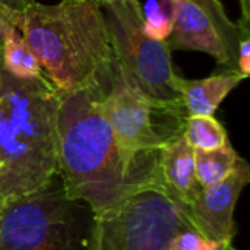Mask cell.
<instances>
[{
    "mask_svg": "<svg viewBox=\"0 0 250 250\" xmlns=\"http://www.w3.org/2000/svg\"><path fill=\"white\" fill-rule=\"evenodd\" d=\"M57 173L70 198L103 212L136 192L164 186L160 152L132 154L117 141L101 108V83L59 91Z\"/></svg>",
    "mask_w": 250,
    "mask_h": 250,
    "instance_id": "cell-1",
    "label": "cell"
},
{
    "mask_svg": "<svg viewBox=\"0 0 250 250\" xmlns=\"http://www.w3.org/2000/svg\"><path fill=\"white\" fill-rule=\"evenodd\" d=\"M6 19L19 29L60 92L95 82L116 59L97 0H29L10 9Z\"/></svg>",
    "mask_w": 250,
    "mask_h": 250,
    "instance_id": "cell-2",
    "label": "cell"
},
{
    "mask_svg": "<svg viewBox=\"0 0 250 250\" xmlns=\"http://www.w3.org/2000/svg\"><path fill=\"white\" fill-rule=\"evenodd\" d=\"M59 91L44 78L4 75L0 89V204L25 196L57 173Z\"/></svg>",
    "mask_w": 250,
    "mask_h": 250,
    "instance_id": "cell-3",
    "label": "cell"
},
{
    "mask_svg": "<svg viewBox=\"0 0 250 250\" xmlns=\"http://www.w3.org/2000/svg\"><path fill=\"white\" fill-rule=\"evenodd\" d=\"M95 212L70 198L56 173L0 211V250H88Z\"/></svg>",
    "mask_w": 250,
    "mask_h": 250,
    "instance_id": "cell-4",
    "label": "cell"
},
{
    "mask_svg": "<svg viewBox=\"0 0 250 250\" xmlns=\"http://www.w3.org/2000/svg\"><path fill=\"white\" fill-rule=\"evenodd\" d=\"M116 60L139 91L158 107L183 113L185 107L173 88L171 51L164 41L144 29L145 12L139 0H97ZM188 116V114H186Z\"/></svg>",
    "mask_w": 250,
    "mask_h": 250,
    "instance_id": "cell-5",
    "label": "cell"
},
{
    "mask_svg": "<svg viewBox=\"0 0 250 250\" xmlns=\"http://www.w3.org/2000/svg\"><path fill=\"white\" fill-rule=\"evenodd\" d=\"M183 229H195L186 208L151 186L95 214L88 250H171Z\"/></svg>",
    "mask_w": 250,
    "mask_h": 250,
    "instance_id": "cell-6",
    "label": "cell"
},
{
    "mask_svg": "<svg viewBox=\"0 0 250 250\" xmlns=\"http://www.w3.org/2000/svg\"><path fill=\"white\" fill-rule=\"evenodd\" d=\"M101 108L120 145L132 154H155L183 132L186 114L148 100L114 59L100 78Z\"/></svg>",
    "mask_w": 250,
    "mask_h": 250,
    "instance_id": "cell-7",
    "label": "cell"
},
{
    "mask_svg": "<svg viewBox=\"0 0 250 250\" xmlns=\"http://www.w3.org/2000/svg\"><path fill=\"white\" fill-rule=\"evenodd\" d=\"M250 180L249 164L239 158L234 170L220 183L204 188L186 209L193 227L205 237L233 245L234 208Z\"/></svg>",
    "mask_w": 250,
    "mask_h": 250,
    "instance_id": "cell-8",
    "label": "cell"
},
{
    "mask_svg": "<svg viewBox=\"0 0 250 250\" xmlns=\"http://www.w3.org/2000/svg\"><path fill=\"white\" fill-rule=\"evenodd\" d=\"M171 7L173 28L166 42L174 50L202 51L215 59L218 66L237 72V62L230 54L211 19L188 0H164Z\"/></svg>",
    "mask_w": 250,
    "mask_h": 250,
    "instance_id": "cell-9",
    "label": "cell"
},
{
    "mask_svg": "<svg viewBox=\"0 0 250 250\" xmlns=\"http://www.w3.org/2000/svg\"><path fill=\"white\" fill-rule=\"evenodd\" d=\"M160 171L166 190L186 209L204 189L195 171V149L188 144L183 132L171 138L160 151Z\"/></svg>",
    "mask_w": 250,
    "mask_h": 250,
    "instance_id": "cell-10",
    "label": "cell"
},
{
    "mask_svg": "<svg viewBox=\"0 0 250 250\" xmlns=\"http://www.w3.org/2000/svg\"><path fill=\"white\" fill-rule=\"evenodd\" d=\"M245 79L233 70L214 73L204 79H186L177 73L173 88L179 94L188 116H214L229 94Z\"/></svg>",
    "mask_w": 250,
    "mask_h": 250,
    "instance_id": "cell-11",
    "label": "cell"
},
{
    "mask_svg": "<svg viewBox=\"0 0 250 250\" xmlns=\"http://www.w3.org/2000/svg\"><path fill=\"white\" fill-rule=\"evenodd\" d=\"M1 63L7 75L18 79L44 78V70L23 40L19 29L9 21L1 28ZM47 78V76H45Z\"/></svg>",
    "mask_w": 250,
    "mask_h": 250,
    "instance_id": "cell-12",
    "label": "cell"
},
{
    "mask_svg": "<svg viewBox=\"0 0 250 250\" xmlns=\"http://www.w3.org/2000/svg\"><path fill=\"white\" fill-rule=\"evenodd\" d=\"M239 158L230 144L212 151L195 149V171L199 185L209 188L220 183L234 170Z\"/></svg>",
    "mask_w": 250,
    "mask_h": 250,
    "instance_id": "cell-13",
    "label": "cell"
},
{
    "mask_svg": "<svg viewBox=\"0 0 250 250\" xmlns=\"http://www.w3.org/2000/svg\"><path fill=\"white\" fill-rule=\"evenodd\" d=\"M183 136L193 149L212 151L230 144L226 127L214 116H188Z\"/></svg>",
    "mask_w": 250,
    "mask_h": 250,
    "instance_id": "cell-14",
    "label": "cell"
},
{
    "mask_svg": "<svg viewBox=\"0 0 250 250\" xmlns=\"http://www.w3.org/2000/svg\"><path fill=\"white\" fill-rule=\"evenodd\" d=\"M196 7H199L212 22L217 32L223 38L226 47L229 48L230 54L237 62V50L239 44L243 38L250 37V31L242 28L237 22L231 21L227 15L226 7L220 0H188Z\"/></svg>",
    "mask_w": 250,
    "mask_h": 250,
    "instance_id": "cell-15",
    "label": "cell"
},
{
    "mask_svg": "<svg viewBox=\"0 0 250 250\" xmlns=\"http://www.w3.org/2000/svg\"><path fill=\"white\" fill-rule=\"evenodd\" d=\"M231 248L233 245L211 240L195 229L180 230L171 242V250H230Z\"/></svg>",
    "mask_w": 250,
    "mask_h": 250,
    "instance_id": "cell-16",
    "label": "cell"
},
{
    "mask_svg": "<svg viewBox=\"0 0 250 250\" xmlns=\"http://www.w3.org/2000/svg\"><path fill=\"white\" fill-rule=\"evenodd\" d=\"M171 28H173V18H171V15L166 16L163 12H157V13H152V15L146 16V13H145L144 29H145V32L149 37H152L155 40L164 41L170 35Z\"/></svg>",
    "mask_w": 250,
    "mask_h": 250,
    "instance_id": "cell-17",
    "label": "cell"
},
{
    "mask_svg": "<svg viewBox=\"0 0 250 250\" xmlns=\"http://www.w3.org/2000/svg\"><path fill=\"white\" fill-rule=\"evenodd\" d=\"M237 72L245 76H250V37H246L240 41L237 50Z\"/></svg>",
    "mask_w": 250,
    "mask_h": 250,
    "instance_id": "cell-18",
    "label": "cell"
},
{
    "mask_svg": "<svg viewBox=\"0 0 250 250\" xmlns=\"http://www.w3.org/2000/svg\"><path fill=\"white\" fill-rule=\"evenodd\" d=\"M29 0H0V41H1V28L4 25L6 15L10 9H19Z\"/></svg>",
    "mask_w": 250,
    "mask_h": 250,
    "instance_id": "cell-19",
    "label": "cell"
},
{
    "mask_svg": "<svg viewBox=\"0 0 250 250\" xmlns=\"http://www.w3.org/2000/svg\"><path fill=\"white\" fill-rule=\"evenodd\" d=\"M242 7V18L239 19V25L250 31V0H239Z\"/></svg>",
    "mask_w": 250,
    "mask_h": 250,
    "instance_id": "cell-20",
    "label": "cell"
},
{
    "mask_svg": "<svg viewBox=\"0 0 250 250\" xmlns=\"http://www.w3.org/2000/svg\"><path fill=\"white\" fill-rule=\"evenodd\" d=\"M4 75H6V72H4V69H3V63H1V45H0V89H1V86H3Z\"/></svg>",
    "mask_w": 250,
    "mask_h": 250,
    "instance_id": "cell-21",
    "label": "cell"
},
{
    "mask_svg": "<svg viewBox=\"0 0 250 250\" xmlns=\"http://www.w3.org/2000/svg\"><path fill=\"white\" fill-rule=\"evenodd\" d=\"M0 211H1V204H0Z\"/></svg>",
    "mask_w": 250,
    "mask_h": 250,
    "instance_id": "cell-22",
    "label": "cell"
}]
</instances>
